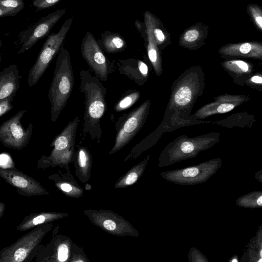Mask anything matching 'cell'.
<instances>
[{"mask_svg":"<svg viewBox=\"0 0 262 262\" xmlns=\"http://www.w3.org/2000/svg\"><path fill=\"white\" fill-rule=\"evenodd\" d=\"M73 19V17L67 19L57 33H52L47 37L35 63L29 72L28 84L30 88L38 82L52 60L63 46V42L71 27Z\"/></svg>","mask_w":262,"mask_h":262,"instance_id":"cell-4","label":"cell"},{"mask_svg":"<svg viewBox=\"0 0 262 262\" xmlns=\"http://www.w3.org/2000/svg\"><path fill=\"white\" fill-rule=\"evenodd\" d=\"M14 96H10L0 101V117L13 108Z\"/></svg>","mask_w":262,"mask_h":262,"instance_id":"cell-26","label":"cell"},{"mask_svg":"<svg viewBox=\"0 0 262 262\" xmlns=\"http://www.w3.org/2000/svg\"><path fill=\"white\" fill-rule=\"evenodd\" d=\"M8 16H13V15L10 12L3 9L0 6V17Z\"/></svg>","mask_w":262,"mask_h":262,"instance_id":"cell-32","label":"cell"},{"mask_svg":"<svg viewBox=\"0 0 262 262\" xmlns=\"http://www.w3.org/2000/svg\"><path fill=\"white\" fill-rule=\"evenodd\" d=\"M257 204L259 206H261L262 205V196L260 195L257 200Z\"/></svg>","mask_w":262,"mask_h":262,"instance_id":"cell-35","label":"cell"},{"mask_svg":"<svg viewBox=\"0 0 262 262\" xmlns=\"http://www.w3.org/2000/svg\"><path fill=\"white\" fill-rule=\"evenodd\" d=\"M66 12V9H57L42 17L35 24L21 33V47L17 53L21 54L33 47L40 39L44 38Z\"/></svg>","mask_w":262,"mask_h":262,"instance_id":"cell-9","label":"cell"},{"mask_svg":"<svg viewBox=\"0 0 262 262\" xmlns=\"http://www.w3.org/2000/svg\"><path fill=\"white\" fill-rule=\"evenodd\" d=\"M81 53L90 69L101 81H106L112 72V63L90 32H87L82 39Z\"/></svg>","mask_w":262,"mask_h":262,"instance_id":"cell-7","label":"cell"},{"mask_svg":"<svg viewBox=\"0 0 262 262\" xmlns=\"http://www.w3.org/2000/svg\"><path fill=\"white\" fill-rule=\"evenodd\" d=\"M120 73L125 75L137 84H144L148 78V67L143 61L134 58L119 60Z\"/></svg>","mask_w":262,"mask_h":262,"instance_id":"cell-15","label":"cell"},{"mask_svg":"<svg viewBox=\"0 0 262 262\" xmlns=\"http://www.w3.org/2000/svg\"><path fill=\"white\" fill-rule=\"evenodd\" d=\"M199 173V169L196 167L188 168L184 169L182 174L185 177H193Z\"/></svg>","mask_w":262,"mask_h":262,"instance_id":"cell-28","label":"cell"},{"mask_svg":"<svg viewBox=\"0 0 262 262\" xmlns=\"http://www.w3.org/2000/svg\"><path fill=\"white\" fill-rule=\"evenodd\" d=\"M98 43L101 49L108 53H117L123 51L127 47L125 40L119 34L104 31L101 34Z\"/></svg>","mask_w":262,"mask_h":262,"instance_id":"cell-18","label":"cell"},{"mask_svg":"<svg viewBox=\"0 0 262 262\" xmlns=\"http://www.w3.org/2000/svg\"><path fill=\"white\" fill-rule=\"evenodd\" d=\"M259 261H261V259H260L259 260Z\"/></svg>","mask_w":262,"mask_h":262,"instance_id":"cell-40","label":"cell"},{"mask_svg":"<svg viewBox=\"0 0 262 262\" xmlns=\"http://www.w3.org/2000/svg\"><path fill=\"white\" fill-rule=\"evenodd\" d=\"M255 121L254 115L246 112H238L231 114L228 117L215 121L212 124L227 128L238 127L240 128H252Z\"/></svg>","mask_w":262,"mask_h":262,"instance_id":"cell-19","label":"cell"},{"mask_svg":"<svg viewBox=\"0 0 262 262\" xmlns=\"http://www.w3.org/2000/svg\"><path fill=\"white\" fill-rule=\"evenodd\" d=\"M45 233L41 226L34 228L12 244L0 250V262L27 261L38 245Z\"/></svg>","mask_w":262,"mask_h":262,"instance_id":"cell-8","label":"cell"},{"mask_svg":"<svg viewBox=\"0 0 262 262\" xmlns=\"http://www.w3.org/2000/svg\"><path fill=\"white\" fill-rule=\"evenodd\" d=\"M74 84L70 54L63 46L57 54L53 77L48 92L52 122L56 121L66 106L72 92Z\"/></svg>","mask_w":262,"mask_h":262,"instance_id":"cell-3","label":"cell"},{"mask_svg":"<svg viewBox=\"0 0 262 262\" xmlns=\"http://www.w3.org/2000/svg\"><path fill=\"white\" fill-rule=\"evenodd\" d=\"M233 82L244 86L248 78L256 71L252 63L238 59H225L221 63Z\"/></svg>","mask_w":262,"mask_h":262,"instance_id":"cell-14","label":"cell"},{"mask_svg":"<svg viewBox=\"0 0 262 262\" xmlns=\"http://www.w3.org/2000/svg\"><path fill=\"white\" fill-rule=\"evenodd\" d=\"M1 60H2V57H1V55L0 54V62L1 61Z\"/></svg>","mask_w":262,"mask_h":262,"instance_id":"cell-38","label":"cell"},{"mask_svg":"<svg viewBox=\"0 0 262 262\" xmlns=\"http://www.w3.org/2000/svg\"><path fill=\"white\" fill-rule=\"evenodd\" d=\"M205 83L204 71L199 66L187 69L174 80L160 124L165 133L190 125L212 124V121L194 120L191 118L190 114L195 103L203 93Z\"/></svg>","mask_w":262,"mask_h":262,"instance_id":"cell-1","label":"cell"},{"mask_svg":"<svg viewBox=\"0 0 262 262\" xmlns=\"http://www.w3.org/2000/svg\"><path fill=\"white\" fill-rule=\"evenodd\" d=\"M87 160L85 151L81 149L79 151V164L81 167H84L86 165Z\"/></svg>","mask_w":262,"mask_h":262,"instance_id":"cell-29","label":"cell"},{"mask_svg":"<svg viewBox=\"0 0 262 262\" xmlns=\"http://www.w3.org/2000/svg\"><path fill=\"white\" fill-rule=\"evenodd\" d=\"M6 205L3 202H0V219L4 214Z\"/></svg>","mask_w":262,"mask_h":262,"instance_id":"cell-34","label":"cell"},{"mask_svg":"<svg viewBox=\"0 0 262 262\" xmlns=\"http://www.w3.org/2000/svg\"><path fill=\"white\" fill-rule=\"evenodd\" d=\"M208 28L201 24L195 25L186 30L180 37L179 45L185 48L195 50L205 44L207 36Z\"/></svg>","mask_w":262,"mask_h":262,"instance_id":"cell-17","label":"cell"},{"mask_svg":"<svg viewBox=\"0 0 262 262\" xmlns=\"http://www.w3.org/2000/svg\"><path fill=\"white\" fill-rule=\"evenodd\" d=\"M0 177L14 187L21 195L33 196L45 193L44 189L38 182L14 168L0 167Z\"/></svg>","mask_w":262,"mask_h":262,"instance_id":"cell-11","label":"cell"},{"mask_svg":"<svg viewBox=\"0 0 262 262\" xmlns=\"http://www.w3.org/2000/svg\"><path fill=\"white\" fill-rule=\"evenodd\" d=\"M0 6L15 15L24 8L25 4L23 0H0Z\"/></svg>","mask_w":262,"mask_h":262,"instance_id":"cell-22","label":"cell"},{"mask_svg":"<svg viewBox=\"0 0 262 262\" xmlns=\"http://www.w3.org/2000/svg\"><path fill=\"white\" fill-rule=\"evenodd\" d=\"M245 85L262 91V74L261 72H255L246 81Z\"/></svg>","mask_w":262,"mask_h":262,"instance_id":"cell-24","label":"cell"},{"mask_svg":"<svg viewBox=\"0 0 262 262\" xmlns=\"http://www.w3.org/2000/svg\"><path fill=\"white\" fill-rule=\"evenodd\" d=\"M20 78L15 64L9 65L0 72V101L15 96L19 88Z\"/></svg>","mask_w":262,"mask_h":262,"instance_id":"cell-16","label":"cell"},{"mask_svg":"<svg viewBox=\"0 0 262 262\" xmlns=\"http://www.w3.org/2000/svg\"><path fill=\"white\" fill-rule=\"evenodd\" d=\"M149 99L129 112L123 114L115 124L116 136L114 148H118L132 140L142 129L149 114Z\"/></svg>","mask_w":262,"mask_h":262,"instance_id":"cell-5","label":"cell"},{"mask_svg":"<svg viewBox=\"0 0 262 262\" xmlns=\"http://www.w3.org/2000/svg\"><path fill=\"white\" fill-rule=\"evenodd\" d=\"M138 176L135 172H131L127 177L125 180V183L127 185H131L134 183L137 180Z\"/></svg>","mask_w":262,"mask_h":262,"instance_id":"cell-31","label":"cell"},{"mask_svg":"<svg viewBox=\"0 0 262 262\" xmlns=\"http://www.w3.org/2000/svg\"><path fill=\"white\" fill-rule=\"evenodd\" d=\"M261 252H262V251H261H261H260V256H262V255H261Z\"/></svg>","mask_w":262,"mask_h":262,"instance_id":"cell-39","label":"cell"},{"mask_svg":"<svg viewBox=\"0 0 262 262\" xmlns=\"http://www.w3.org/2000/svg\"><path fill=\"white\" fill-rule=\"evenodd\" d=\"M27 112L21 110L0 125V142L5 147L20 150L26 147L31 138L33 125L30 123L25 128L21 119Z\"/></svg>","mask_w":262,"mask_h":262,"instance_id":"cell-6","label":"cell"},{"mask_svg":"<svg viewBox=\"0 0 262 262\" xmlns=\"http://www.w3.org/2000/svg\"><path fill=\"white\" fill-rule=\"evenodd\" d=\"M58 258L60 261H64L68 258V249L65 244L60 245L57 249Z\"/></svg>","mask_w":262,"mask_h":262,"instance_id":"cell-27","label":"cell"},{"mask_svg":"<svg viewBox=\"0 0 262 262\" xmlns=\"http://www.w3.org/2000/svg\"><path fill=\"white\" fill-rule=\"evenodd\" d=\"M79 89L84 97L83 133L99 141L102 131L100 121L106 110V89L96 76L84 69L80 72Z\"/></svg>","mask_w":262,"mask_h":262,"instance_id":"cell-2","label":"cell"},{"mask_svg":"<svg viewBox=\"0 0 262 262\" xmlns=\"http://www.w3.org/2000/svg\"><path fill=\"white\" fill-rule=\"evenodd\" d=\"M146 12L149 19L157 45L159 50H163L170 43V37H168V36L162 29L160 20L150 12L146 11Z\"/></svg>","mask_w":262,"mask_h":262,"instance_id":"cell-20","label":"cell"},{"mask_svg":"<svg viewBox=\"0 0 262 262\" xmlns=\"http://www.w3.org/2000/svg\"><path fill=\"white\" fill-rule=\"evenodd\" d=\"M213 99V101L203 105L191 115V118L203 120L212 115L226 113L251 99L246 95L228 94L218 95Z\"/></svg>","mask_w":262,"mask_h":262,"instance_id":"cell-10","label":"cell"},{"mask_svg":"<svg viewBox=\"0 0 262 262\" xmlns=\"http://www.w3.org/2000/svg\"><path fill=\"white\" fill-rule=\"evenodd\" d=\"M219 53L225 59L238 58L262 59V44L258 41L229 43L221 47Z\"/></svg>","mask_w":262,"mask_h":262,"instance_id":"cell-13","label":"cell"},{"mask_svg":"<svg viewBox=\"0 0 262 262\" xmlns=\"http://www.w3.org/2000/svg\"><path fill=\"white\" fill-rule=\"evenodd\" d=\"M140 96L141 93L139 91H131L115 104L114 110L119 112L129 108L138 101Z\"/></svg>","mask_w":262,"mask_h":262,"instance_id":"cell-21","label":"cell"},{"mask_svg":"<svg viewBox=\"0 0 262 262\" xmlns=\"http://www.w3.org/2000/svg\"><path fill=\"white\" fill-rule=\"evenodd\" d=\"M60 187L62 190L66 192H69L72 189L71 186L70 184L66 183L62 184Z\"/></svg>","mask_w":262,"mask_h":262,"instance_id":"cell-33","label":"cell"},{"mask_svg":"<svg viewBox=\"0 0 262 262\" xmlns=\"http://www.w3.org/2000/svg\"><path fill=\"white\" fill-rule=\"evenodd\" d=\"M137 30L144 40L148 58L157 76H160L163 70L160 50L152 33L151 24L146 11L143 14V21L136 20L134 23Z\"/></svg>","mask_w":262,"mask_h":262,"instance_id":"cell-12","label":"cell"},{"mask_svg":"<svg viewBox=\"0 0 262 262\" xmlns=\"http://www.w3.org/2000/svg\"><path fill=\"white\" fill-rule=\"evenodd\" d=\"M247 10L254 25L261 31L262 11L261 8L254 4L249 5L247 7Z\"/></svg>","mask_w":262,"mask_h":262,"instance_id":"cell-23","label":"cell"},{"mask_svg":"<svg viewBox=\"0 0 262 262\" xmlns=\"http://www.w3.org/2000/svg\"><path fill=\"white\" fill-rule=\"evenodd\" d=\"M61 0H33V6L36 8V11L48 9L58 3Z\"/></svg>","mask_w":262,"mask_h":262,"instance_id":"cell-25","label":"cell"},{"mask_svg":"<svg viewBox=\"0 0 262 262\" xmlns=\"http://www.w3.org/2000/svg\"><path fill=\"white\" fill-rule=\"evenodd\" d=\"M232 261H233H233H237V260L236 259H233V260H232Z\"/></svg>","mask_w":262,"mask_h":262,"instance_id":"cell-37","label":"cell"},{"mask_svg":"<svg viewBox=\"0 0 262 262\" xmlns=\"http://www.w3.org/2000/svg\"><path fill=\"white\" fill-rule=\"evenodd\" d=\"M2 41H1V40L0 39V49H1V48L2 47Z\"/></svg>","mask_w":262,"mask_h":262,"instance_id":"cell-36","label":"cell"},{"mask_svg":"<svg viewBox=\"0 0 262 262\" xmlns=\"http://www.w3.org/2000/svg\"><path fill=\"white\" fill-rule=\"evenodd\" d=\"M104 228L110 231L114 230L116 228V223L111 220H106L103 223Z\"/></svg>","mask_w":262,"mask_h":262,"instance_id":"cell-30","label":"cell"}]
</instances>
